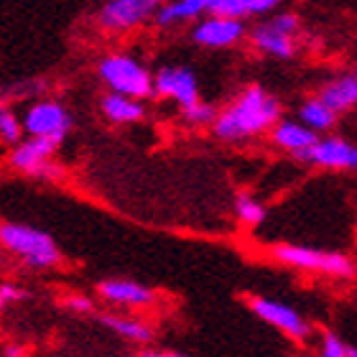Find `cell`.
<instances>
[{"label": "cell", "instance_id": "1", "mask_svg": "<svg viewBox=\"0 0 357 357\" xmlns=\"http://www.w3.org/2000/svg\"><path fill=\"white\" fill-rule=\"evenodd\" d=\"M281 120V102L261 84H248L227 107L217 110L212 133L217 141L238 146L250 138L266 135Z\"/></svg>", "mask_w": 357, "mask_h": 357}, {"label": "cell", "instance_id": "2", "mask_svg": "<svg viewBox=\"0 0 357 357\" xmlns=\"http://www.w3.org/2000/svg\"><path fill=\"white\" fill-rule=\"evenodd\" d=\"M0 248L31 271H52L64 261L56 240L41 227L26 222H0Z\"/></svg>", "mask_w": 357, "mask_h": 357}, {"label": "cell", "instance_id": "3", "mask_svg": "<svg viewBox=\"0 0 357 357\" xmlns=\"http://www.w3.org/2000/svg\"><path fill=\"white\" fill-rule=\"evenodd\" d=\"M268 253L278 266L294 268V271H301V273L329 275V278H340V281H350L357 271L355 261L350 255L340 253V250L296 245V243H278V245H271Z\"/></svg>", "mask_w": 357, "mask_h": 357}, {"label": "cell", "instance_id": "4", "mask_svg": "<svg viewBox=\"0 0 357 357\" xmlns=\"http://www.w3.org/2000/svg\"><path fill=\"white\" fill-rule=\"evenodd\" d=\"M97 77L107 92L149 100L153 97V72L138 56L128 52H110L97 61Z\"/></svg>", "mask_w": 357, "mask_h": 357}, {"label": "cell", "instance_id": "5", "mask_svg": "<svg viewBox=\"0 0 357 357\" xmlns=\"http://www.w3.org/2000/svg\"><path fill=\"white\" fill-rule=\"evenodd\" d=\"M56 151H59V143L49 141V138L23 135L15 146H10L8 166L15 169L18 174H23V176L41 178V181H61V178L67 176V172L54 158Z\"/></svg>", "mask_w": 357, "mask_h": 357}, {"label": "cell", "instance_id": "6", "mask_svg": "<svg viewBox=\"0 0 357 357\" xmlns=\"http://www.w3.org/2000/svg\"><path fill=\"white\" fill-rule=\"evenodd\" d=\"M23 135H33V138H49L54 143H64L72 128H75V118L69 107L61 100L54 97H38L33 102L26 105V110L21 115Z\"/></svg>", "mask_w": 357, "mask_h": 357}, {"label": "cell", "instance_id": "7", "mask_svg": "<svg viewBox=\"0 0 357 357\" xmlns=\"http://www.w3.org/2000/svg\"><path fill=\"white\" fill-rule=\"evenodd\" d=\"M161 3L164 0H105L97 8L95 23L97 29L110 36H123L153 21Z\"/></svg>", "mask_w": 357, "mask_h": 357}, {"label": "cell", "instance_id": "8", "mask_svg": "<svg viewBox=\"0 0 357 357\" xmlns=\"http://www.w3.org/2000/svg\"><path fill=\"white\" fill-rule=\"evenodd\" d=\"M245 304L263 324L273 327L275 332H281L283 337H289L291 342L301 344L312 337V324L306 321L304 314L296 312V309L289 306L286 301L261 296V294H250V296H245Z\"/></svg>", "mask_w": 357, "mask_h": 357}, {"label": "cell", "instance_id": "9", "mask_svg": "<svg viewBox=\"0 0 357 357\" xmlns=\"http://www.w3.org/2000/svg\"><path fill=\"white\" fill-rule=\"evenodd\" d=\"M294 158L298 164L317 166L324 172H357V143L342 135L324 133Z\"/></svg>", "mask_w": 357, "mask_h": 357}, {"label": "cell", "instance_id": "10", "mask_svg": "<svg viewBox=\"0 0 357 357\" xmlns=\"http://www.w3.org/2000/svg\"><path fill=\"white\" fill-rule=\"evenodd\" d=\"M248 36L243 18H225V15H202L192 26V41L202 49H232Z\"/></svg>", "mask_w": 357, "mask_h": 357}, {"label": "cell", "instance_id": "11", "mask_svg": "<svg viewBox=\"0 0 357 357\" xmlns=\"http://www.w3.org/2000/svg\"><path fill=\"white\" fill-rule=\"evenodd\" d=\"M153 95L169 100V102H176L178 107L197 102L199 100L197 72L186 64H166L153 75Z\"/></svg>", "mask_w": 357, "mask_h": 357}, {"label": "cell", "instance_id": "12", "mask_svg": "<svg viewBox=\"0 0 357 357\" xmlns=\"http://www.w3.org/2000/svg\"><path fill=\"white\" fill-rule=\"evenodd\" d=\"M97 296L105 304L115 306V309H128V312H138V309H151L156 304V291L146 286V283L135 281V278H102L97 283Z\"/></svg>", "mask_w": 357, "mask_h": 357}, {"label": "cell", "instance_id": "13", "mask_svg": "<svg viewBox=\"0 0 357 357\" xmlns=\"http://www.w3.org/2000/svg\"><path fill=\"white\" fill-rule=\"evenodd\" d=\"M248 41L255 52L263 54V56H271V59H281L289 61L296 56L298 52V36H291L286 31H281L271 18L255 23L253 29L248 31Z\"/></svg>", "mask_w": 357, "mask_h": 357}, {"label": "cell", "instance_id": "14", "mask_svg": "<svg viewBox=\"0 0 357 357\" xmlns=\"http://www.w3.org/2000/svg\"><path fill=\"white\" fill-rule=\"evenodd\" d=\"M97 321L100 327H105L107 332H112L115 337L126 340L130 344H151L156 340V329L151 327V321H146L143 317H135V314H123V312H102L97 314Z\"/></svg>", "mask_w": 357, "mask_h": 357}, {"label": "cell", "instance_id": "15", "mask_svg": "<svg viewBox=\"0 0 357 357\" xmlns=\"http://www.w3.org/2000/svg\"><path fill=\"white\" fill-rule=\"evenodd\" d=\"M317 97L337 115L357 107V72H340L317 89Z\"/></svg>", "mask_w": 357, "mask_h": 357}, {"label": "cell", "instance_id": "16", "mask_svg": "<svg viewBox=\"0 0 357 357\" xmlns=\"http://www.w3.org/2000/svg\"><path fill=\"white\" fill-rule=\"evenodd\" d=\"M100 112L112 126H135L146 118V105H143V100H135V97L105 92L100 97Z\"/></svg>", "mask_w": 357, "mask_h": 357}, {"label": "cell", "instance_id": "17", "mask_svg": "<svg viewBox=\"0 0 357 357\" xmlns=\"http://www.w3.org/2000/svg\"><path fill=\"white\" fill-rule=\"evenodd\" d=\"M268 133H271L273 146H278V149L291 153V156L301 153V151L309 149V146L319 138V135L314 133V130H309L301 120H286V118L278 120Z\"/></svg>", "mask_w": 357, "mask_h": 357}, {"label": "cell", "instance_id": "18", "mask_svg": "<svg viewBox=\"0 0 357 357\" xmlns=\"http://www.w3.org/2000/svg\"><path fill=\"white\" fill-rule=\"evenodd\" d=\"M298 120H301L309 130H314L317 135H324V133H332V128L337 126L340 115H337L335 110H329L327 105L314 95V97H306L304 102H301V107H298Z\"/></svg>", "mask_w": 357, "mask_h": 357}, {"label": "cell", "instance_id": "19", "mask_svg": "<svg viewBox=\"0 0 357 357\" xmlns=\"http://www.w3.org/2000/svg\"><path fill=\"white\" fill-rule=\"evenodd\" d=\"M204 10L186 0H164L161 8L153 15V23L158 29H176V26H184V23H194L197 18H202Z\"/></svg>", "mask_w": 357, "mask_h": 357}, {"label": "cell", "instance_id": "20", "mask_svg": "<svg viewBox=\"0 0 357 357\" xmlns=\"http://www.w3.org/2000/svg\"><path fill=\"white\" fill-rule=\"evenodd\" d=\"M235 217H238V222L245 225V227H261V225L266 222L268 209L261 199H255L253 194L240 192V194H235Z\"/></svg>", "mask_w": 357, "mask_h": 357}, {"label": "cell", "instance_id": "21", "mask_svg": "<svg viewBox=\"0 0 357 357\" xmlns=\"http://www.w3.org/2000/svg\"><path fill=\"white\" fill-rule=\"evenodd\" d=\"M23 138V126L21 115L10 107L6 92H0V143L6 146H15Z\"/></svg>", "mask_w": 357, "mask_h": 357}, {"label": "cell", "instance_id": "22", "mask_svg": "<svg viewBox=\"0 0 357 357\" xmlns=\"http://www.w3.org/2000/svg\"><path fill=\"white\" fill-rule=\"evenodd\" d=\"M215 118H217V107L212 102H204L202 97L197 102L181 107V120L192 128H212Z\"/></svg>", "mask_w": 357, "mask_h": 357}, {"label": "cell", "instance_id": "23", "mask_svg": "<svg viewBox=\"0 0 357 357\" xmlns=\"http://www.w3.org/2000/svg\"><path fill=\"white\" fill-rule=\"evenodd\" d=\"M31 298V291L18 286L13 281H0V312H8V309H13V306L23 304V301H29Z\"/></svg>", "mask_w": 357, "mask_h": 357}, {"label": "cell", "instance_id": "24", "mask_svg": "<svg viewBox=\"0 0 357 357\" xmlns=\"http://www.w3.org/2000/svg\"><path fill=\"white\" fill-rule=\"evenodd\" d=\"M209 15H225V18H245L243 0H207Z\"/></svg>", "mask_w": 357, "mask_h": 357}, {"label": "cell", "instance_id": "25", "mask_svg": "<svg viewBox=\"0 0 357 357\" xmlns=\"http://www.w3.org/2000/svg\"><path fill=\"white\" fill-rule=\"evenodd\" d=\"M319 357H350V344H344L342 337L335 332H324L319 344Z\"/></svg>", "mask_w": 357, "mask_h": 357}, {"label": "cell", "instance_id": "26", "mask_svg": "<svg viewBox=\"0 0 357 357\" xmlns=\"http://www.w3.org/2000/svg\"><path fill=\"white\" fill-rule=\"evenodd\" d=\"M61 304L72 314H82V317L95 314V301H92L87 294H67V296L61 298Z\"/></svg>", "mask_w": 357, "mask_h": 357}, {"label": "cell", "instance_id": "27", "mask_svg": "<svg viewBox=\"0 0 357 357\" xmlns=\"http://www.w3.org/2000/svg\"><path fill=\"white\" fill-rule=\"evenodd\" d=\"M283 6V0H243L245 15H271Z\"/></svg>", "mask_w": 357, "mask_h": 357}, {"label": "cell", "instance_id": "28", "mask_svg": "<svg viewBox=\"0 0 357 357\" xmlns=\"http://www.w3.org/2000/svg\"><path fill=\"white\" fill-rule=\"evenodd\" d=\"M29 350H26V344L21 342H6L3 344V357H26Z\"/></svg>", "mask_w": 357, "mask_h": 357}, {"label": "cell", "instance_id": "29", "mask_svg": "<svg viewBox=\"0 0 357 357\" xmlns=\"http://www.w3.org/2000/svg\"><path fill=\"white\" fill-rule=\"evenodd\" d=\"M141 357H189V355L176 352V350H146Z\"/></svg>", "mask_w": 357, "mask_h": 357}, {"label": "cell", "instance_id": "30", "mask_svg": "<svg viewBox=\"0 0 357 357\" xmlns=\"http://www.w3.org/2000/svg\"><path fill=\"white\" fill-rule=\"evenodd\" d=\"M186 3H192V6L202 8V10H204V13H207V0H186Z\"/></svg>", "mask_w": 357, "mask_h": 357}, {"label": "cell", "instance_id": "31", "mask_svg": "<svg viewBox=\"0 0 357 357\" xmlns=\"http://www.w3.org/2000/svg\"><path fill=\"white\" fill-rule=\"evenodd\" d=\"M350 357H357V347H350Z\"/></svg>", "mask_w": 357, "mask_h": 357}, {"label": "cell", "instance_id": "32", "mask_svg": "<svg viewBox=\"0 0 357 357\" xmlns=\"http://www.w3.org/2000/svg\"><path fill=\"white\" fill-rule=\"evenodd\" d=\"M128 357H141V355H128Z\"/></svg>", "mask_w": 357, "mask_h": 357}]
</instances>
